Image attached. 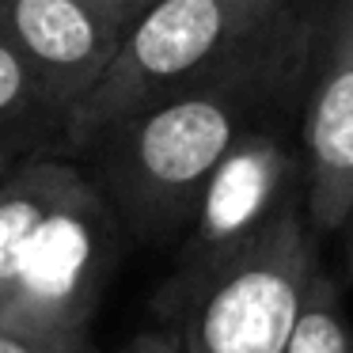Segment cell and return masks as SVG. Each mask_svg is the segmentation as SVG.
I'll return each instance as SVG.
<instances>
[{
    "label": "cell",
    "mask_w": 353,
    "mask_h": 353,
    "mask_svg": "<svg viewBox=\"0 0 353 353\" xmlns=\"http://www.w3.org/2000/svg\"><path fill=\"white\" fill-rule=\"evenodd\" d=\"M281 353H353V323L342 300V285L323 262L307 281Z\"/></svg>",
    "instance_id": "ba28073f"
},
{
    "label": "cell",
    "mask_w": 353,
    "mask_h": 353,
    "mask_svg": "<svg viewBox=\"0 0 353 353\" xmlns=\"http://www.w3.org/2000/svg\"><path fill=\"white\" fill-rule=\"evenodd\" d=\"M27 122H54L61 130L39 77L23 61V54L0 34V137H16V130Z\"/></svg>",
    "instance_id": "9c48e42d"
},
{
    "label": "cell",
    "mask_w": 353,
    "mask_h": 353,
    "mask_svg": "<svg viewBox=\"0 0 353 353\" xmlns=\"http://www.w3.org/2000/svg\"><path fill=\"white\" fill-rule=\"evenodd\" d=\"M319 262L304 201H292L228 259L168 277L152 307L179 353H281Z\"/></svg>",
    "instance_id": "3957f363"
},
{
    "label": "cell",
    "mask_w": 353,
    "mask_h": 353,
    "mask_svg": "<svg viewBox=\"0 0 353 353\" xmlns=\"http://www.w3.org/2000/svg\"><path fill=\"white\" fill-rule=\"evenodd\" d=\"M292 0H156L125 27L99 84L72 107L61 137L72 156L107 125L205 77Z\"/></svg>",
    "instance_id": "277c9868"
},
{
    "label": "cell",
    "mask_w": 353,
    "mask_h": 353,
    "mask_svg": "<svg viewBox=\"0 0 353 353\" xmlns=\"http://www.w3.org/2000/svg\"><path fill=\"white\" fill-rule=\"evenodd\" d=\"M0 34L23 54L54 118L65 125L107 72L125 31L84 0H0Z\"/></svg>",
    "instance_id": "52a82bcc"
},
{
    "label": "cell",
    "mask_w": 353,
    "mask_h": 353,
    "mask_svg": "<svg viewBox=\"0 0 353 353\" xmlns=\"http://www.w3.org/2000/svg\"><path fill=\"white\" fill-rule=\"evenodd\" d=\"M122 353H179V345H175V338H171L163 327H152V330L133 334V342L125 345Z\"/></svg>",
    "instance_id": "7c38bea8"
},
{
    "label": "cell",
    "mask_w": 353,
    "mask_h": 353,
    "mask_svg": "<svg viewBox=\"0 0 353 353\" xmlns=\"http://www.w3.org/2000/svg\"><path fill=\"white\" fill-rule=\"evenodd\" d=\"M110 201L61 156H19L0 179V330L80 338L125 254Z\"/></svg>",
    "instance_id": "7a4b0ae2"
},
{
    "label": "cell",
    "mask_w": 353,
    "mask_h": 353,
    "mask_svg": "<svg viewBox=\"0 0 353 353\" xmlns=\"http://www.w3.org/2000/svg\"><path fill=\"white\" fill-rule=\"evenodd\" d=\"M0 353H99L92 342V334L80 338H27L0 330Z\"/></svg>",
    "instance_id": "30bf717a"
},
{
    "label": "cell",
    "mask_w": 353,
    "mask_h": 353,
    "mask_svg": "<svg viewBox=\"0 0 353 353\" xmlns=\"http://www.w3.org/2000/svg\"><path fill=\"white\" fill-rule=\"evenodd\" d=\"M8 168H12V163H8ZM8 168H0V179H4V175H8Z\"/></svg>",
    "instance_id": "9a60e30c"
},
{
    "label": "cell",
    "mask_w": 353,
    "mask_h": 353,
    "mask_svg": "<svg viewBox=\"0 0 353 353\" xmlns=\"http://www.w3.org/2000/svg\"><path fill=\"white\" fill-rule=\"evenodd\" d=\"M19 156H23V141H16V137H0V168L16 163Z\"/></svg>",
    "instance_id": "4fadbf2b"
},
{
    "label": "cell",
    "mask_w": 353,
    "mask_h": 353,
    "mask_svg": "<svg viewBox=\"0 0 353 353\" xmlns=\"http://www.w3.org/2000/svg\"><path fill=\"white\" fill-rule=\"evenodd\" d=\"M296 145L307 224L319 239L342 236L353 221V0H327Z\"/></svg>",
    "instance_id": "8992f818"
},
{
    "label": "cell",
    "mask_w": 353,
    "mask_h": 353,
    "mask_svg": "<svg viewBox=\"0 0 353 353\" xmlns=\"http://www.w3.org/2000/svg\"><path fill=\"white\" fill-rule=\"evenodd\" d=\"M292 201H304L300 145L281 130V118L259 122L224 152L198 194L190 224L179 236L171 277H186L228 259L270 228Z\"/></svg>",
    "instance_id": "5b68a950"
},
{
    "label": "cell",
    "mask_w": 353,
    "mask_h": 353,
    "mask_svg": "<svg viewBox=\"0 0 353 353\" xmlns=\"http://www.w3.org/2000/svg\"><path fill=\"white\" fill-rule=\"evenodd\" d=\"M84 4H92V8L99 12V16H107L114 27H122V31H125V27H130L133 19L145 16V12L152 8L156 0H84Z\"/></svg>",
    "instance_id": "8fae6325"
},
{
    "label": "cell",
    "mask_w": 353,
    "mask_h": 353,
    "mask_svg": "<svg viewBox=\"0 0 353 353\" xmlns=\"http://www.w3.org/2000/svg\"><path fill=\"white\" fill-rule=\"evenodd\" d=\"M327 0H292L205 77L118 118L80 148V171L110 201L125 236L179 243L198 194L259 122L300 110Z\"/></svg>",
    "instance_id": "6da1fadb"
},
{
    "label": "cell",
    "mask_w": 353,
    "mask_h": 353,
    "mask_svg": "<svg viewBox=\"0 0 353 353\" xmlns=\"http://www.w3.org/2000/svg\"><path fill=\"white\" fill-rule=\"evenodd\" d=\"M342 259H345V277H353V221L342 232Z\"/></svg>",
    "instance_id": "5bb4252c"
}]
</instances>
